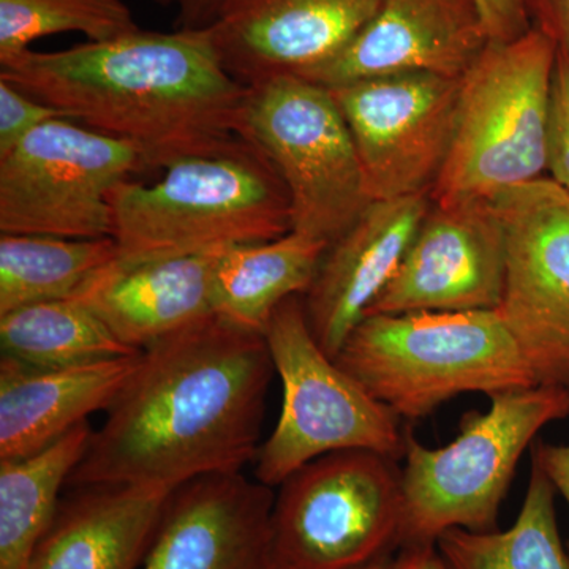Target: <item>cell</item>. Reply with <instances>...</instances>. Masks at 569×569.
<instances>
[{
    "instance_id": "obj_1",
    "label": "cell",
    "mask_w": 569,
    "mask_h": 569,
    "mask_svg": "<svg viewBox=\"0 0 569 569\" xmlns=\"http://www.w3.org/2000/svg\"><path fill=\"white\" fill-rule=\"evenodd\" d=\"M276 376L264 335L211 313L153 343L92 430L69 479L174 490L257 458Z\"/></svg>"
},
{
    "instance_id": "obj_2",
    "label": "cell",
    "mask_w": 569,
    "mask_h": 569,
    "mask_svg": "<svg viewBox=\"0 0 569 569\" xmlns=\"http://www.w3.org/2000/svg\"><path fill=\"white\" fill-rule=\"evenodd\" d=\"M11 82L71 121L140 149L148 171L230 148L249 88L222 63L209 29L138 31L0 63Z\"/></svg>"
},
{
    "instance_id": "obj_3",
    "label": "cell",
    "mask_w": 569,
    "mask_h": 569,
    "mask_svg": "<svg viewBox=\"0 0 569 569\" xmlns=\"http://www.w3.org/2000/svg\"><path fill=\"white\" fill-rule=\"evenodd\" d=\"M162 171L153 183L132 178L112 189L111 238L121 261L222 252L291 231L287 190L260 149L244 138Z\"/></svg>"
},
{
    "instance_id": "obj_4",
    "label": "cell",
    "mask_w": 569,
    "mask_h": 569,
    "mask_svg": "<svg viewBox=\"0 0 569 569\" xmlns=\"http://www.w3.org/2000/svg\"><path fill=\"white\" fill-rule=\"evenodd\" d=\"M335 359L402 421L470 392L538 385L497 310L367 316Z\"/></svg>"
},
{
    "instance_id": "obj_5",
    "label": "cell",
    "mask_w": 569,
    "mask_h": 569,
    "mask_svg": "<svg viewBox=\"0 0 569 569\" xmlns=\"http://www.w3.org/2000/svg\"><path fill=\"white\" fill-rule=\"evenodd\" d=\"M488 411H468L447 447L427 448L407 433L402 542L437 545L445 531L498 530L501 503L523 452L539 432L569 417V389L537 385L489 396Z\"/></svg>"
},
{
    "instance_id": "obj_6",
    "label": "cell",
    "mask_w": 569,
    "mask_h": 569,
    "mask_svg": "<svg viewBox=\"0 0 569 569\" xmlns=\"http://www.w3.org/2000/svg\"><path fill=\"white\" fill-rule=\"evenodd\" d=\"M556 44L531 28L490 41L459 80L455 137L433 201L486 198L548 174Z\"/></svg>"
},
{
    "instance_id": "obj_7",
    "label": "cell",
    "mask_w": 569,
    "mask_h": 569,
    "mask_svg": "<svg viewBox=\"0 0 569 569\" xmlns=\"http://www.w3.org/2000/svg\"><path fill=\"white\" fill-rule=\"evenodd\" d=\"M264 339L283 399L279 421L254 458L257 481L279 488L312 460L351 449L403 459L402 419L318 346L302 296L277 307Z\"/></svg>"
},
{
    "instance_id": "obj_8",
    "label": "cell",
    "mask_w": 569,
    "mask_h": 569,
    "mask_svg": "<svg viewBox=\"0 0 569 569\" xmlns=\"http://www.w3.org/2000/svg\"><path fill=\"white\" fill-rule=\"evenodd\" d=\"M400 460L351 449L321 456L279 486L274 569H362L402 542Z\"/></svg>"
},
{
    "instance_id": "obj_9",
    "label": "cell",
    "mask_w": 569,
    "mask_h": 569,
    "mask_svg": "<svg viewBox=\"0 0 569 569\" xmlns=\"http://www.w3.org/2000/svg\"><path fill=\"white\" fill-rule=\"evenodd\" d=\"M239 137L260 149L282 181L291 231L331 246L372 203L353 138L326 86L298 77L252 86Z\"/></svg>"
},
{
    "instance_id": "obj_10",
    "label": "cell",
    "mask_w": 569,
    "mask_h": 569,
    "mask_svg": "<svg viewBox=\"0 0 569 569\" xmlns=\"http://www.w3.org/2000/svg\"><path fill=\"white\" fill-rule=\"evenodd\" d=\"M144 171L130 142L52 119L0 157V233L111 238L112 189Z\"/></svg>"
},
{
    "instance_id": "obj_11",
    "label": "cell",
    "mask_w": 569,
    "mask_h": 569,
    "mask_svg": "<svg viewBox=\"0 0 569 569\" xmlns=\"http://www.w3.org/2000/svg\"><path fill=\"white\" fill-rule=\"evenodd\" d=\"M493 201L507 231L498 316L538 385L569 389V192L545 176Z\"/></svg>"
},
{
    "instance_id": "obj_12",
    "label": "cell",
    "mask_w": 569,
    "mask_h": 569,
    "mask_svg": "<svg viewBox=\"0 0 569 569\" xmlns=\"http://www.w3.org/2000/svg\"><path fill=\"white\" fill-rule=\"evenodd\" d=\"M328 89L353 138L370 201L432 192L455 137L459 80L402 73Z\"/></svg>"
},
{
    "instance_id": "obj_13",
    "label": "cell",
    "mask_w": 569,
    "mask_h": 569,
    "mask_svg": "<svg viewBox=\"0 0 569 569\" xmlns=\"http://www.w3.org/2000/svg\"><path fill=\"white\" fill-rule=\"evenodd\" d=\"M505 280L507 231L496 201L432 200L395 277L367 316L497 310Z\"/></svg>"
},
{
    "instance_id": "obj_14",
    "label": "cell",
    "mask_w": 569,
    "mask_h": 569,
    "mask_svg": "<svg viewBox=\"0 0 569 569\" xmlns=\"http://www.w3.org/2000/svg\"><path fill=\"white\" fill-rule=\"evenodd\" d=\"M381 0H227L208 28L224 69L247 86L310 80L342 54Z\"/></svg>"
},
{
    "instance_id": "obj_15",
    "label": "cell",
    "mask_w": 569,
    "mask_h": 569,
    "mask_svg": "<svg viewBox=\"0 0 569 569\" xmlns=\"http://www.w3.org/2000/svg\"><path fill=\"white\" fill-rule=\"evenodd\" d=\"M272 488L242 471L179 486L140 569H274Z\"/></svg>"
},
{
    "instance_id": "obj_16",
    "label": "cell",
    "mask_w": 569,
    "mask_h": 569,
    "mask_svg": "<svg viewBox=\"0 0 569 569\" xmlns=\"http://www.w3.org/2000/svg\"><path fill=\"white\" fill-rule=\"evenodd\" d=\"M489 43L475 0H381L342 54L309 81L335 88L402 73L460 80Z\"/></svg>"
},
{
    "instance_id": "obj_17",
    "label": "cell",
    "mask_w": 569,
    "mask_h": 569,
    "mask_svg": "<svg viewBox=\"0 0 569 569\" xmlns=\"http://www.w3.org/2000/svg\"><path fill=\"white\" fill-rule=\"evenodd\" d=\"M430 203V193L372 201L328 247L302 295L307 323L326 355L336 358L391 282Z\"/></svg>"
},
{
    "instance_id": "obj_18",
    "label": "cell",
    "mask_w": 569,
    "mask_h": 569,
    "mask_svg": "<svg viewBox=\"0 0 569 569\" xmlns=\"http://www.w3.org/2000/svg\"><path fill=\"white\" fill-rule=\"evenodd\" d=\"M222 252L140 263L118 258L93 277L77 299L123 346L142 351L216 313L213 282Z\"/></svg>"
},
{
    "instance_id": "obj_19",
    "label": "cell",
    "mask_w": 569,
    "mask_h": 569,
    "mask_svg": "<svg viewBox=\"0 0 569 569\" xmlns=\"http://www.w3.org/2000/svg\"><path fill=\"white\" fill-rule=\"evenodd\" d=\"M138 355L48 369L0 358V462L37 455L104 411L137 367Z\"/></svg>"
},
{
    "instance_id": "obj_20",
    "label": "cell",
    "mask_w": 569,
    "mask_h": 569,
    "mask_svg": "<svg viewBox=\"0 0 569 569\" xmlns=\"http://www.w3.org/2000/svg\"><path fill=\"white\" fill-rule=\"evenodd\" d=\"M171 492L156 486L71 489L28 569H140Z\"/></svg>"
},
{
    "instance_id": "obj_21",
    "label": "cell",
    "mask_w": 569,
    "mask_h": 569,
    "mask_svg": "<svg viewBox=\"0 0 569 569\" xmlns=\"http://www.w3.org/2000/svg\"><path fill=\"white\" fill-rule=\"evenodd\" d=\"M328 247L320 239L290 231L272 241L223 250L213 282L216 312L264 335L277 307L309 290Z\"/></svg>"
},
{
    "instance_id": "obj_22",
    "label": "cell",
    "mask_w": 569,
    "mask_h": 569,
    "mask_svg": "<svg viewBox=\"0 0 569 569\" xmlns=\"http://www.w3.org/2000/svg\"><path fill=\"white\" fill-rule=\"evenodd\" d=\"M91 436L86 421L37 455L0 462V569H28Z\"/></svg>"
},
{
    "instance_id": "obj_23",
    "label": "cell",
    "mask_w": 569,
    "mask_h": 569,
    "mask_svg": "<svg viewBox=\"0 0 569 569\" xmlns=\"http://www.w3.org/2000/svg\"><path fill=\"white\" fill-rule=\"evenodd\" d=\"M118 258L112 238L0 233V316L40 302L77 299Z\"/></svg>"
},
{
    "instance_id": "obj_24",
    "label": "cell",
    "mask_w": 569,
    "mask_h": 569,
    "mask_svg": "<svg viewBox=\"0 0 569 569\" xmlns=\"http://www.w3.org/2000/svg\"><path fill=\"white\" fill-rule=\"evenodd\" d=\"M556 498L552 482L531 460L526 497L509 529L482 533L452 529L437 539L447 569H569Z\"/></svg>"
},
{
    "instance_id": "obj_25",
    "label": "cell",
    "mask_w": 569,
    "mask_h": 569,
    "mask_svg": "<svg viewBox=\"0 0 569 569\" xmlns=\"http://www.w3.org/2000/svg\"><path fill=\"white\" fill-rule=\"evenodd\" d=\"M2 355L48 369L141 353L123 346L80 299L40 302L0 316Z\"/></svg>"
},
{
    "instance_id": "obj_26",
    "label": "cell",
    "mask_w": 569,
    "mask_h": 569,
    "mask_svg": "<svg viewBox=\"0 0 569 569\" xmlns=\"http://www.w3.org/2000/svg\"><path fill=\"white\" fill-rule=\"evenodd\" d=\"M138 29L123 0H0V63L59 33L104 41Z\"/></svg>"
},
{
    "instance_id": "obj_27",
    "label": "cell",
    "mask_w": 569,
    "mask_h": 569,
    "mask_svg": "<svg viewBox=\"0 0 569 569\" xmlns=\"http://www.w3.org/2000/svg\"><path fill=\"white\" fill-rule=\"evenodd\" d=\"M58 118L67 116L0 80V157L17 148L33 130Z\"/></svg>"
},
{
    "instance_id": "obj_28",
    "label": "cell",
    "mask_w": 569,
    "mask_h": 569,
    "mask_svg": "<svg viewBox=\"0 0 569 569\" xmlns=\"http://www.w3.org/2000/svg\"><path fill=\"white\" fill-rule=\"evenodd\" d=\"M548 174L569 192V59L559 51L550 88Z\"/></svg>"
},
{
    "instance_id": "obj_29",
    "label": "cell",
    "mask_w": 569,
    "mask_h": 569,
    "mask_svg": "<svg viewBox=\"0 0 569 569\" xmlns=\"http://www.w3.org/2000/svg\"><path fill=\"white\" fill-rule=\"evenodd\" d=\"M490 41L518 39L531 29L523 0H475Z\"/></svg>"
},
{
    "instance_id": "obj_30",
    "label": "cell",
    "mask_w": 569,
    "mask_h": 569,
    "mask_svg": "<svg viewBox=\"0 0 569 569\" xmlns=\"http://www.w3.org/2000/svg\"><path fill=\"white\" fill-rule=\"evenodd\" d=\"M531 28L545 33L569 59V0H523Z\"/></svg>"
},
{
    "instance_id": "obj_31",
    "label": "cell",
    "mask_w": 569,
    "mask_h": 569,
    "mask_svg": "<svg viewBox=\"0 0 569 569\" xmlns=\"http://www.w3.org/2000/svg\"><path fill=\"white\" fill-rule=\"evenodd\" d=\"M530 456L552 482L557 496L563 497L569 507V445H553L537 438L531 445Z\"/></svg>"
},
{
    "instance_id": "obj_32",
    "label": "cell",
    "mask_w": 569,
    "mask_h": 569,
    "mask_svg": "<svg viewBox=\"0 0 569 569\" xmlns=\"http://www.w3.org/2000/svg\"><path fill=\"white\" fill-rule=\"evenodd\" d=\"M178 11V29L211 28L227 0H156Z\"/></svg>"
},
{
    "instance_id": "obj_33",
    "label": "cell",
    "mask_w": 569,
    "mask_h": 569,
    "mask_svg": "<svg viewBox=\"0 0 569 569\" xmlns=\"http://www.w3.org/2000/svg\"><path fill=\"white\" fill-rule=\"evenodd\" d=\"M389 569H447V565L437 545H419L400 549Z\"/></svg>"
},
{
    "instance_id": "obj_34",
    "label": "cell",
    "mask_w": 569,
    "mask_h": 569,
    "mask_svg": "<svg viewBox=\"0 0 569 569\" xmlns=\"http://www.w3.org/2000/svg\"><path fill=\"white\" fill-rule=\"evenodd\" d=\"M391 561L392 559H385L377 561V563L369 565V567L362 568V569H389L391 568Z\"/></svg>"
}]
</instances>
